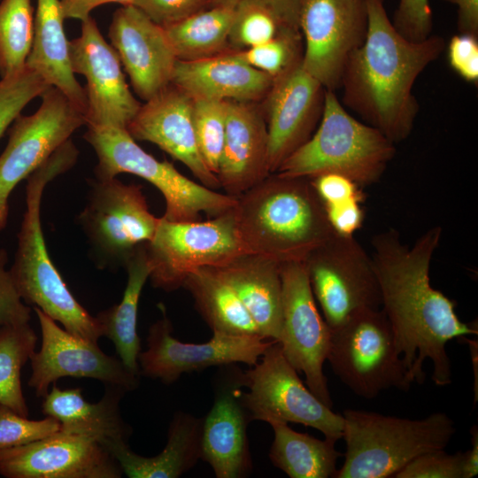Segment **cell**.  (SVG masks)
Here are the masks:
<instances>
[{
	"label": "cell",
	"instance_id": "cell-1",
	"mask_svg": "<svg viewBox=\"0 0 478 478\" xmlns=\"http://www.w3.org/2000/svg\"><path fill=\"white\" fill-rule=\"evenodd\" d=\"M442 227L435 226L409 247L389 228L373 236L371 255L381 305L393 331L412 382L422 383L427 360L436 386L451 382L446 344L454 338L477 335V328L459 320L456 303L430 284L429 269L439 246Z\"/></svg>",
	"mask_w": 478,
	"mask_h": 478
},
{
	"label": "cell",
	"instance_id": "cell-2",
	"mask_svg": "<svg viewBox=\"0 0 478 478\" xmlns=\"http://www.w3.org/2000/svg\"><path fill=\"white\" fill-rule=\"evenodd\" d=\"M367 30L350 56L340 88L343 104L394 143L411 134L419 112L413 84L445 49L443 38H405L389 20L383 0H364Z\"/></svg>",
	"mask_w": 478,
	"mask_h": 478
},
{
	"label": "cell",
	"instance_id": "cell-3",
	"mask_svg": "<svg viewBox=\"0 0 478 478\" xmlns=\"http://www.w3.org/2000/svg\"><path fill=\"white\" fill-rule=\"evenodd\" d=\"M234 212L248 251L279 264L304 262L335 232L308 178L270 173L236 197Z\"/></svg>",
	"mask_w": 478,
	"mask_h": 478
},
{
	"label": "cell",
	"instance_id": "cell-4",
	"mask_svg": "<svg viewBox=\"0 0 478 478\" xmlns=\"http://www.w3.org/2000/svg\"><path fill=\"white\" fill-rule=\"evenodd\" d=\"M79 151L69 139L27 178L26 211L10 269L23 301L38 307L68 332L97 343L103 336L96 317L76 300L47 251L41 224L45 186L75 164Z\"/></svg>",
	"mask_w": 478,
	"mask_h": 478
},
{
	"label": "cell",
	"instance_id": "cell-5",
	"mask_svg": "<svg viewBox=\"0 0 478 478\" xmlns=\"http://www.w3.org/2000/svg\"><path fill=\"white\" fill-rule=\"evenodd\" d=\"M344 461L335 478H393L416 457L445 450L456 432L453 420L434 412L420 420L374 412H343Z\"/></svg>",
	"mask_w": 478,
	"mask_h": 478
},
{
	"label": "cell",
	"instance_id": "cell-6",
	"mask_svg": "<svg viewBox=\"0 0 478 478\" xmlns=\"http://www.w3.org/2000/svg\"><path fill=\"white\" fill-rule=\"evenodd\" d=\"M395 153L393 142L376 127L352 117L335 91L326 89L318 127L275 173L312 179L334 173L358 186H367L380 180Z\"/></svg>",
	"mask_w": 478,
	"mask_h": 478
},
{
	"label": "cell",
	"instance_id": "cell-7",
	"mask_svg": "<svg viewBox=\"0 0 478 478\" xmlns=\"http://www.w3.org/2000/svg\"><path fill=\"white\" fill-rule=\"evenodd\" d=\"M83 137L98 159L96 178L110 179L127 173L146 180L163 195V218L168 220H199L201 212L212 218L233 209L236 204L235 197L197 183L166 160L155 158L136 143L127 129L87 126Z\"/></svg>",
	"mask_w": 478,
	"mask_h": 478
},
{
	"label": "cell",
	"instance_id": "cell-8",
	"mask_svg": "<svg viewBox=\"0 0 478 478\" xmlns=\"http://www.w3.org/2000/svg\"><path fill=\"white\" fill-rule=\"evenodd\" d=\"M327 361L341 382L363 398L391 388L408 390L412 383L380 308L361 311L331 329Z\"/></svg>",
	"mask_w": 478,
	"mask_h": 478
},
{
	"label": "cell",
	"instance_id": "cell-9",
	"mask_svg": "<svg viewBox=\"0 0 478 478\" xmlns=\"http://www.w3.org/2000/svg\"><path fill=\"white\" fill-rule=\"evenodd\" d=\"M145 248L151 285L165 291L182 286L187 275L204 266H219L245 253L234 208L207 220L171 221L159 218Z\"/></svg>",
	"mask_w": 478,
	"mask_h": 478
},
{
	"label": "cell",
	"instance_id": "cell-10",
	"mask_svg": "<svg viewBox=\"0 0 478 478\" xmlns=\"http://www.w3.org/2000/svg\"><path fill=\"white\" fill-rule=\"evenodd\" d=\"M78 220L100 268L125 266L135 250L154 236L159 218L149 209L142 187L116 177L91 181Z\"/></svg>",
	"mask_w": 478,
	"mask_h": 478
},
{
	"label": "cell",
	"instance_id": "cell-11",
	"mask_svg": "<svg viewBox=\"0 0 478 478\" xmlns=\"http://www.w3.org/2000/svg\"><path fill=\"white\" fill-rule=\"evenodd\" d=\"M241 400L251 420L294 422L320 431L326 438L343 437V417L334 412L304 384L278 342L243 374Z\"/></svg>",
	"mask_w": 478,
	"mask_h": 478
},
{
	"label": "cell",
	"instance_id": "cell-12",
	"mask_svg": "<svg viewBox=\"0 0 478 478\" xmlns=\"http://www.w3.org/2000/svg\"><path fill=\"white\" fill-rule=\"evenodd\" d=\"M315 301L330 329L381 306L371 256L353 235L334 234L304 261Z\"/></svg>",
	"mask_w": 478,
	"mask_h": 478
},
{
	"label": "cell",
	"instance_id": "cell-13",
	"mask_svg": "<svg viewBox=\"0 0 478 478\" xmlns=\"http://www.w3.org/2000/svg\"><path fill=\"white\" fill-rule=\"evenodd\" d=\"M41 98L35 113L19 114L12 122L0 155V231L7 225L14 188L86 125L84 113L57 88L50 86Z\"/></svg>",
	"mask_w": 478,
	"mask_h": 478
},
{
	"label": "cell",
	"instance_id": "cell-14",
	"mask_svg": "<svg viewBox=\"0 0 478 478\" xmlns=\"http://www.w3.org/2000/svg\"><path fill=\"white\" fill-rule=\"evenodd\" d=\"M281 331L279 344L308 389L327 406L333 401L323 372L331 329L319 312L304 262L281 264Z\"/></svg>",
	"mask_w": 478,
	"mask_h": 478
},
{
	"label": "cell",
	"instance_id": "cell-15",
	"mask_svg": "<svg viewBox=\"0 0 478 478\" xmlns=\"http://www.w3.org/2000/svg\"><path fill=\"white\" fill-rule=\"evenodd\" d=\"M298 27L305 39L304 69L327 90L335 91L350 56L365 40V1L301 0Z\"/></svg>",
	"mask_w": 478,
	"mask_h": 478
},
{
	"label": "cell",
	"instance_id": "cell-16",
	"mask_svg": "<svg viewBox=\"0 0 478 478\" xmlns=\"http://www.w3.org/2000/svg\"><path fill=\"white\" fill-rule=\"evenodd\" d=\"M162 313L148 332L147 350L138 357L140 374L158 379L165 384L176 382L182 374L198 372L210 366L243 363L255 365L274 342L260 336L235 335L212 332L204 343H188L172 335L173 327L163 304Z\"/></svg>",
	"mask_w": 478,
	"mask_h": 478
},
{
	"label": "cell",
	"instance_id": "cell-17",
	"mask_svg": "<svg viewBox=\"0 0 478 478\" xmlns=\"http://www.w3.org/2000/svg\"><path fill=\"white\" fill-rule=\"evenodd\" d=\"M69 58L73 73L86 79V126L127 129L141 104L129 89L117 52L91 16L81 21L80 36L69 41Z\"/></svg>",
	"mask_w": 478,
	"mask_h": 478
},
{
	"label": "cell",
	"instance_id": "cell-18",
	"mask_svg": "<svg viewBox=\"0 0 478 478\" xmlns=\"http://www.w3.org/2000/svg\"><path fill=\"white\" fill-rule=\"evenodd\" d=\"M42 332V345L30 357L28 385L43 397L51 384L62 377L92 378L127 391L137 388L138 376L120 358L103 352L97 345L60 328L38 307H33Z\"/></svg>",
	"mask_w": 478,
	"mask_h": 478
},
{
	"label": "cell",
	"instance_id": "cell-19",
	"mask_svg": "<svg viewBox=\"0 0 478 478\" xmlns=\"http://www.w3.org/2000/svg\"><path fill=\"white\" fill-rule=\"evenodd\" d=\"M6 478H120L123 472L98 442L60 429L40 440L0 451Z\"/></svg>",
	"mask_w": 478,
	"mask_h": 478
},
{
	"label": "cell",
	"instance_id": "cell-20",
	"mask_svg": "<svg viewBox=\"0 0 478 478\" xmlns=\"http://www.w3.org/2000/svg\"><path fill=\"white\" fill-rule=\"evenodd\" d=\"M325 92L304 69L302 60L274 79L262 100L270 173L312 136L322 115Z\"/></svg>",
	"mask_w": 478,
	"mask_h": 478
},
{
	"label": "cell",
	"instance_id": "cell-21",
	"mask_svg": "<svg viewBox=\"0 0 478 478\" xmlns=\"http://www.w3.org/2000/svg\"><path fill=\"white\" fill-rule=\"evenodd\" d=\"M214 382V401L203 418L201 459L217 478H244L253 463L247 435L251 421L241 400L243 372L235 364L220 366Z\"/></svg>",
	"mask_w": 478,
	"mask_h": 478
},
{
	"label": "cell",
	"instance_id": "cell-22",
	"mask_svg": "<svg viewBox=\"0 0 478 478\" xmlns=\"http://www.w3.org/2000/svg\"><path fill=\"white\" fill-rule=\"evenodd\" d=\"M108 37L140 98L148 101L171 84L178 59L165 30L134 4L114 12Z\"/></svg>",
	"mask_w": 478,
	"mask_h": 478
},
{
	"label": "cell",
	"instance_id": "cell-23",
	"mask_svg": "<svg viewBox=\"0 0 478 478\" xmlns=\"http://www.w3.org/2000/svg\"><path fill=\"white\" fill-rule=\"evenodd\" d=\"M127 130L135 140L152 143L184 164L201 184L215 190L220 187L198 149L193 98L178 87L171 83L141 104Z\"/></svg>",
	"mask_w": 478,
	"mask_h": 478
},
{
	"label": "cell",
	"instance_id": "cell-24",
	"mask_svg": "<svg viewBox=\"0 0 478 478\" xmlns=\"http://www.w3.org/2000/svg\"><path fill=\"white\" fill-rule=\"evenodd\" d=\"M258 102L227 101L225 141L218 179L238 197L269 174L266 122Z\"/></svg>",
	"mask_w": 478,
	"mask_h": 478
},
{
	"label": "cell",
	"instance_id": "cell-25",
	"mask_svg": "<svg viewBox=\"0 0 478 478\" xmlns=\"http://www.w3.org/2000/svg\"><path fill=\"white\" fill-rule=\"evenodd\" d=\"M273 81L230 50L203 59L177 60L171 83L194 99L259 102Z\"/></svg>",
	"mask_w": 478,
	"mask_h": 478
},
{
	"label": "cell",
	"instance_id": "cell-26",
	"mask_svg": "<svg viewBox=\"0 0 478 478\" xmlns=\"http://www.w3.org/2000/svg\"><path fill=\"white\" fill-rule=\"evenodd\" d=\"M126 391L107 384L103 397L90 403L84 399L81 389H63L53 383L43 397L42 412L56 419L61 431L89 437L108 449L117 443H127L132 433L120 412V401Z\"/></svg>",
	"mask_w": 478,
	"mask_h": 478
},
{
	"label": "cell",
	"instance_id": "cell-27",
	"mask_svg": "<svg viewBox=\"0 0 478 478\" xmlns=\"http://www.w3.org/2000/svg\"><path fill=\"white\" fill-rule=\"evenodd\" d=\"M212 267L234 289L260 335L278 342L282 320L281 264L258 254L245 253Z\"/></svg>",
	"mask_w": 478,
	"mask_h": 478
},
{
	"label": "cell",
	"instance_id": "cell-28",
	"mask_svg": "<svg viewBox=\"0 0 478 478\" xmlns=\"http://www.w3.org/2000/svg\"><path fill=\"white\" fill-rule=\"evenodd\" d=\"M64 19L60 0H37L33 43L26 65L48 85L59 89L85 116L86 92L71 69Z\"/></svg>",
	"mask_w": 478,
	"mask_h": 478
},
{
	"label": "cell",
	"instance_id": "cell-29",
	"mask_svg": "<svg viewBox=\"0 0 478 478\" xmlns=\"http://www.w3.org/2000/svg\"><path fill=\"white\" fill-rule=\"evenodd\" d=\"M202 427L203 418L177 412L169 424L166 444L159 454L141 456L125 442L114 443L107 450L129 478H177L201 459Z\"/></svg>",
	"mask_w": 478,
	"mask_h": 478
},
{
	"label": "cell",
	"instance_id": "cell-30",
	"mask_svg": "<svg viewBox=\"0 0 478 478\" xmlns=\"http://www.w3.org/2000/svg\"><path fill=\"white\" fill-rule=\"evenodd\" d=\"M125 267L127 281L121 301L100 312L96 318L103 335L113 343L119 358L128 371L139 376L141 339L136 329L138 305L143 288L150 274L145 243L135 250Z\"/></svg>",
	"mask_w": 478,
	"mask_h": 478
},
{
	"label": "cell",
	"instance_id": "cell-31",
	"mask_svg": "<svg viewBox=\"0 0 478 478\" xmlns=\"http://www.w3.org/2000/svg\"><path fill=\"white\" fill-rule=\"evenodd\" d=\"M181 287L191 294L197 310L212 332L262 337L240 298L212 266L192 271Z\"/></svg>",
	"mask_w": 478,
	"mask_h": 478
},
{
	"label": "cell",
	"instance_id": "cell-32",
	"mask_svg": "<svg viewBox=\"0 0 478 478\" xmlns=\"http://www.w3.org/2000/svg\"><path fill=\"white\" fill-rule=\"evenodd\" d=\"M269 425L274 440L268 457L275 467L290 478H335L341 456L335 441L297 432L283 421Z\"/></svg>",
	"mask_w": 478,
	"mask_h": 478
},
{
	"label": "cell",
	"instance_id": "cell-33",
	"mask_svg": "<svg viewBox=\"0 0 478 478\" xmlns=\"http://www.w3.org/2000/svg\"><path fill=\"white\" fill-rule=\"evenodd\" d=\"M234 9L211 6L163 27L178 60L192 61L230 50Z\"/></svg>",
	"mask_w": 478,
	"mask_h": 478
},
{
	"label": "cell",
	"instance_id": "cell-34",
	"mask_svg": "<svg viewBox=\"0 0 478 478\" xmlns=\"http://www.w3.org/2000/svg\"><path fill=\"white\" fill-rule=\"evenodd\" d=\"M37 336L29 323L0 327V403L28 417L20 372L35 351Z\"/></svg>",
	"mask_w": 478,
	"mask_h": 478
},
{
	"label": "cell",
	"instance_id": "cell-35",
	"mask_svg": "<svg viewBox=\"0 0 478 478\" xmlns=\"http://www.w3.org/2000/svg\"><path fill=\"white\" fill-rule=\"evenodd\" d=\"M34 8L31 0L0 3V75L6 78L21 71L34 38Z\"/></svg>",
	"mask_w": 478,
	"mask_h": 478
},
{
	"label": "cell",
	"instance_id": "cell-36",
	"mask_svg": "<svg viewBox=\"0 0 478 478\" xmlns=\"http://www.w3.org/2000/svg\"><path fill=\"white\" fill-rule=\"evenodd\" d=\"M284 27L262 0H241L234 9L229 47L243 50L274 38Z\"/></svg>",
	"mask_w": 478,
	"mask_h": 478
},
{
	"label": "cell",
	"instance_id": "cell-37",
	"mask_svg": "<svg viewBox=\"0 0 478 478\" xmlns=\"http://www.w3.org/2000/svg\"><path fill=\"white\" fill-rule=\"evenodd\" d=\"M226 120L227 101L193 98V122L198 149L207 167L216 175L224 146Z\"/></svg>",
	"mask_w": 478,
	"mask_h": 478
},
{
	"label": "cell",
	"instance_id": "cell-38",
	"mask_svg": "<svg viewBox=\"0 0 478 478\" xmlns=\"http://www.w3.org/2000/svg\"><path fill=\"white\" fill-rule=\"evenodd\" d=\"M301 39L300 30L282 27L271 40L236 51L250 66L275 79L302 60Z\"/></svg>",
	"mask_w": 478,
	"mask_h": 478
},
{
	"label": "cell",
	"instance_id": "cell-39",
	"mask_svg": "<svg viewBox=\"0 0 478 478\" xmlns=\"http://www.w3.org/2000/svg\"><path fill=\"white\" fill-rule=\"evenodd\" d=\"M50 87L34 69L26 66L0 80V137L21 114L23 108Z\"/></svg>",
	"mask_w": 478,
	"mask_h": 478
},
{
	"label": "cell",
	"instance_id": "cell-40",
	"mask_svg": "<svg viewBox=\"0 0 478 478\" xmlns=\"http://www.w3.org/2000/svg\"><path fill=\"white\" fill-rule=\"evenodd\" d=\"M59 429V422L52 417L29 420L0 403V451L40 440Z\"/></svg>",
	"mask_w": 478,
	"mask_h": 478
},
{
	"label": "cell",
	"instance_id": "cell-41",
	"mask_svg": "<svg viewBox=\"0 0 478 478\" xmlns=\"http://www.w3.org/2000/svg\"><path fill=\"white\" fill-rule=\"evenodd\" d=\"M464 452H425L405 465L393 478H463Z\"/></svg>",
	"mask_w": 478,
	"mask_h": 478
},
{
	"label": "cell",
	"instance_id": "cell-42",
	"mask_svg": "<svg viewBox=\"0 0 478 478\" xmlns=\"http://www.w3.org/2000/svg\"><path fill=\"white\" fill-rule=\"evenodd\" d=\"M396 30L412 42L431 35L433 20L428 0H399L392 22Z\"/></svg>",
	"mask_w": 478,
	"mask_h": 478
},
{
	"label": "cell",
	"instance_id": "cell-43",
	"mask_svg": "<svg viewBox=\"0 0 478 478\" xmlns=\"http://www.w3.org/2000/svg\"><path fill=\"white\" fill-rule=\"evenodd\" d=\"M8 255L0 249V327L21 325L30 320L31 308L23 303L10 270L5 269Z\"/></svg>",
	"mask_w": 478,
	"mask_h": 478
},
{
	"label": "cell",
	"instance_id": "cell-44",
	"mask_svg": "<svg viewBox=\"0 0 478 478\" xmlns=\"http://www.w3.org/2000/svg\"><path fill=\"white\" fill-rule=\"evenodd\" d=\"M211 0H135L134 5L162 27L210 7Z\"/></svg>",
	"mask_w": 478,
	"mask_h": 478
},
{
	"label": "cell",
	"instance_id": "cell-45",
	"mask_svg": "<svg viewBox=\"0 0 478 478\" xmlns=\"http://www.w3.org/2000/svg\"><path fill=\"white\" fill-rule=\"evenodd\" d=\"M451 67L467 82H478V35L459 33L453 35L447 46Z\"/></svg>",
	"mask_w": 478,
	"mask_h": 478
},
{
	"label": "cell",
	"instance_id": "cell-46",
	"mask_svg": "<svg viewBox=\"0 0 478 478\" xmlns=\"http://www.w3.org/2000/svg\"><path fill=\"white\" fill-rule=\"evenodd\" d=\"M323 205L334 204L351 199L360 200L361 191L354 181L342 174L328 173L310 179Z\"/></svg>",
	"mask_w": 478,
	"mask_h": 478
},
{
	"label": "cell",
	"instance_id": "cell-47",
	"mask_svg": "<svg viewBox=\"0 0 478 478\" xmlns=\"http://www.w3.org/2000/svg\"><path fill=\"white\" fill-rule=\"evenodd\" d=\"M360 200L351 199L345 202L324 205L328 222L335 233L353 235L363 222V211Z\"/></svg>",
	"mask_w": 478,
	"mask_h": 478
},
{
	"label": "cell",
	"instance_id": "cell-48",
	"mask_svg": "<svg viewBox=\"0 0 478 478\" xmlns=\"http://www.w3.org/2000/svg\"><path fill=\"white\" fill-rule=\"evenodd\" d=\"M135 0H60L64 19H74L81 21L90 16L96 7L106 4H133Z\"/></svg>",
	"mask_w": 478,
	"mask_h": 478
},
{
	"label": "cell",
	"instance_id": "cell-49",
	"mask_svg": "<svg viewBox=\"0 0 478 478\" xmlns=\"http://www.w3.org/2000/svg\"><path fill=\"white\" fill-rule=\"evenodd\" d=\"M458 8L459 33L478 35V0H443Z\"/></svg>",
	"mask_w": 478,
	"mask_h": 478
},
{
	"label": "cell",
	"instance_id": "cell-50",
	"mask_svg": "<svg viewBox=\"0 0 478 478\" xmlns=\"http://www.w3.org/2000/svg\"><path fill=\"white\" fill-rule=\"evenodd\" d=\"M276 15L281 24L298 29V16L301 0H262Z\"/></svg>",
	"mask_w": 478,
	"mask_h": 478
},
{
	"label": "cell",
	"instance_id": "cell-51",
	"mask_svg": "<svg viewBox=\"0 0 478 478\" xmlns=\"http://www.w3.org/2000/svg\"><path fill=\"white\" fill-rule=\"evenodd\" d=\"M472 447L464 452L463 478H473L478 474V428L474 425L470 429Z\"/></svg>",
	"mask_w": 478,
	"mask_h": 478
},
{
	"label": "cell",
	"instance_id": "cell-52",
	"mask_svg": "<svg viewBox=\"0 0 478 478\" xmlns=\"http://www.w3.org/2000/svg\"><path fill=\"white\" fill-rule=\"evenodd\" d=\"M241 0H211L210 7L211 6H222L227 7L230 9H235V7L237 5V4Z\"/></svg>",
	"mask_w": 478,
	"mask_h": 478
}]
</instances>
